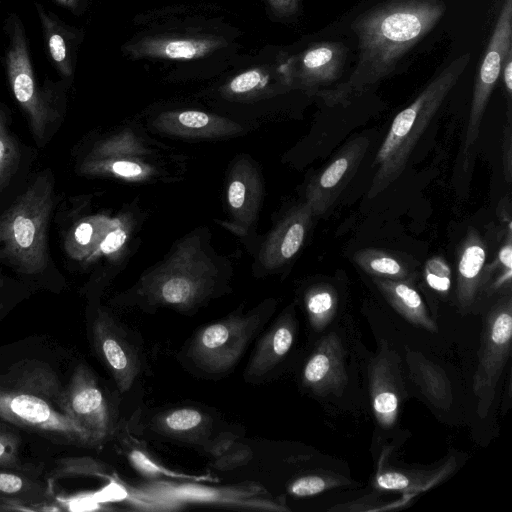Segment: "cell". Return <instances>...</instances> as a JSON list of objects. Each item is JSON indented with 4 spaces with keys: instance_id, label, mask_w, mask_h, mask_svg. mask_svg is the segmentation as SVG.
Instances as JSON below:
<instances>
[{
    "instance_id": "8992f818",
    "label": "cell",
    "mask_w": 512,
    "mask_h": 512,
    "mask_svg": "<svg viewBox=\"0 0 512 512\" xmlns=\"http://www.w3.org/2000/svg\"><path fill=\"white\" fill-rule=\"evenodd\" d=\"M275 305L273 299H266L248 311L237 310L202 326L181 350L182 362L211 377L231 372L264 328Z\"/></svg>"
},
{
    "instance_id": "cb8c5ba5",
    "label": "cell",
    "mask_w": 512,
    "mask_h": 512,
    "mask_svg": "<svg viewBox=\"0 0 512 512\" xmlns=\"http://www.w3.org/2000/svg\"><path fill=\"white\" fill-rule=\"evenodd\" d=\"M405 359L409 377L425 399L437 409H450L453 403L452 385L442 367L407 346Z\"/></svg>"
},
{
    "instance_id": "6da1fadb",
    "label": "cell",
    "mask_w": 512,
    "mask_h": 512,
    "mask_svg": "<svg viewBox=\"0 0 512 512\" xmlns=\"http://www.w3.org/2000/svg\"><path fill=\"white\" fill-rule=\"evenodd\" d=\"M442 0H390L352 23L358 55L350 76L316 95L326 105L346 106L390 76L401 58L422 40L445 12Z\"/></svg>"
},
{
    "instance_id": "74e56055",
    "label": "cell",
    "mask_w": 512,
    "mask_h": 512,
    "mask_svg": "<svg viewBox=\"0 0 512 512\" xmlns=\"http://www.w3.org/2000/svg\"><path fill=\"white\" fill-rule=\"evenodd\" d=\"M54 475L58 477L82 475L111 478L107 466L90 457L63 458L59 460Z\"/></svg>"
},
{
    "instance_id": "44dd1931",
    "label": "cell",
    "mask_w": 512,
    "mask_h": 512,
    "mask_svg": "<svg viewBox=\"0 0 512 512\" xmlns=\"http://www.w3.org/2000/svg\"><path fill=\"white\" fill-rule=\"evenodd\" d=\"M297 321L293 306L287 307L258 340L244 372L247 382L268 378L286 358L296 337Z\"/></svg>"
},
{
    "instance_id": "f546056e",
    "label": "cell",
    "mask_w": 512,
    "mask_h": 512,
    "mask_svg": "<svg viewBox=\"0 0 512 512\" xmlns=\"http://www.w3.org/2000/svg\"><path fill=\"white\" fill-rule=\"evenodd\" d=\"M309 323L316 332L323 331L333 320L338 307L337 292L325 283L310 287L304 296Z\"/></svg>"
},
{
    "instance_id": "d6a6232c",
    "label": "cell",
    "mask_w": 512,
    "mask_h": 512,
    "mask_svg": "<svg viewBox=\"0 0 512 512\" xmlns=\"http://www.w3.org/2000/svg\"><path fill=\"white\" fill-rule=\"evenodd\" d=\"M351 484V480L329 472H315L302 475L288 485V492L295 497L314 496L336 487Z\"/></svg>"
},
{
    "instance_id": "30bf717a",
    "label": "cell",
    "mask_w": 512,
    "mask_h": 512,
    "mask_svg": "<svg viewBox=\"0 0 512 512\" xmlns=\"http://www.w3.org/2000/svg\"><path fill=\"white\" fill-rule=\"evenodd\" d=\"M91 339L96 355L118 390L128 392L143 370V353L132 332L107 310L99 308L91 322Z\"/></svg>"
},
{
    "instance_id": "4316f807",
    "label": "cell",
    "mask_w": 512,
    "mask_h": 512,
    "mask_svg": "<svg viewBox=\"0 0 512 512\" xmlns=\"http://www.w3.org/2000/svg\"><path fill=\"white\" fill-rule=\"evenodd\" d=\"M117 222L103 215L79 220L65 237L64 248L67 255L76 261H86Z\"/></svg>"
},
{
    "instance_id": "277c9868",
    "label": "cell",
    "mask_w": 512,
    "mask_h": 512,
    "mask_svg": "<svg viewBox=\"0 0 512 512\" xmlns=\"http://www.w3.org/2000/svg\"><path fill=\"white\" fill-rule=\"evenodd\" d=\"M470 57V53H466L450 62L395 116L373 162L376 169L368 198L378 196L403 173L418 140L464 73Z\"/></svg>"
},
{
    "instance_id": "f1b7e54d",
    "label": "cell",
    "mask_w": 512,
    "mask_h": 512,
    "mask_svg": "<svg viewBox=\"0 0 512 512\" xmlns=\"http://www.w3.org/2000/svg\"><path fill=\"white\" fill-rule=\"evenodd\" d=\"M353 261L372 278L403 280L413 278V270L398 253L379 248H364L353 255Z\"/></svg>"
},
{
    "instance_id": "7c38bea8",
    "label": "cell",
    "mask_w": 512,
    "mask_h": 512,
    "mask_svg": "<svg viewBox=\"0 0 512 512\" xmlns=\"http://www.w3.org/2000/svg\"><path fill=\"white\" fill-rule=\"evenodd\" d=\"M7 75L13 95L29 118L38 141L52 120V108L36 83L21 22L13 17L6 53Z\"/></svg>"
},
{
    "instance_id": "ba28073f",
    "label": "cell",
    "mask_w": 512,
    "mask_h": 512,
    "mask_svg": "<svg viewBox=\"0 0 512 512\" xmlns=\"http://www.w3.org/2000/svg\"><path fill=\"white\" fill-rule=\"evenodd\" d=\"M512 340L511 293L503 295L489 310L484 323L472 389L477 414L485 418L493 404L496 388L509 359Z\"/></svg>"
},
{
    "instance_id": "b9f144b4",
    "label": "cell",
    "mask_w": 512,
    "mask_h": 512,
    "mask_svg": "<svg viewBox=\"0 0 512 512\" xmlns=\"http://www.w3.org/2000/svg\"><path fill=\"white\" fill-rule=\"evenodd\" d=\"M127 234L117 222L105 235L97 249L87 258L86 262L92 261L101 255H111L117 252L125 243Z\"/></svg>"
},
{
    "instance_id": "c3c4849f",
    "label": "cell",
    "mask_w": 512,
    "mask_h": 512,
    "mask_svg": "<svg viewBox=\"0 0 512 512\" xmlns=\"http://www.w3.org/2000/svg\"><path fill=\"white\" fill-rule=\"evenodd\" d=\"M17 511L18 509L14 506L0 503V511Z\"/></svg>"
},
{
    "instance_id": "681fc988",
    "label": "cell",
    "mask_w": 512,
    "mask_h": 512,
    "mask_svg": "<svg viewBox=\"0 0 512 512\" xmlns=\"http://www.w3.org/2000/svg\"><path fill=\"white\" fill-rule=\"evenodd\" d=\"M4 282L3 280L0 278V288L3 286Z\"/></svg>"
},
{
    "instance_id": "1f68e13d",
    "label": "cell",
    "mask_w": 512,
    "mask_h": 512,
    "mask_svg": "<svg viewBox=\"0 0 512 512\" xmlns=\"http://www.w3.org/2000/svg\"><path fill=\"white\" fill-rule=\"evenodd\" d=\"M49 55L64 76L73 73L70 47L64 29L41 6H37Z\"/></svg>"
},
{
    "instance_id": "d6986e66",
    "label": "cell",
    "mask_w": 512,
    "mask_h": 512,
    "mask_svg": "<svg viewBox=\"0 0 512 512\" xmlns=\"http://www.w3.org/2000/svg\"><path fill=\"white\" fill-rule=\"evenodd\" d=\"M313 216L306 202L292 207L264 241L259 253L261 267L273 271L293 259L305 242Z\"/></svg>"
},
{
    "instance_id": "f907efd6",
    "label": "cell",
    "mask_w": 512,
    "mask_h": 512,
    "mask_svg": "<svg viewBox=\"0 0 512 512\" xmlns=\"http://www.w3.org/2000/svg\"><path fill=\"white\" fill-rule=\"evenodd\" d=\"M2 308V304L0 303V309Z\"/></svg>"
},
{
    "instance_id": "9c48e42d",
    "label": "cell",
    "mask_w": 512,
    "mask_h": 512,
    "mask_svg": "<svg viewBox=\"0 0 512 512\" xmlns=\"http://www.w3.org/2000/svg\"><path fill=\"white\" fill-rule=\"evenodd\" d=\"M510 52H512V0H504L473 89L462 148L465 163L468 162L478 140L486 106Z\"/></svg>"
},
{
    "instance_id": "e0dca14e",
    "label": "cell",
    "mask_w": 512,
    "mask_h": 512,
    "mask_svg": "<svg viewBox=\"0 0 512 512\" xmlns=\"http://www.w3.org/2000/svg\"><path fill=\"white\" fill-rule=\"evenodd\" d=\"M149 426L166 438L202 446L211 455L231 439L228 434L216 440L210 439L214 428L212 417L191 406L163 410L152 417Z\"/></svg>"
},
{
    "instance_id": "7a4b0ae2",
    "label": "cell",
    "mask_w": 512,
    "mask_h": 512,
    "mask_svg": "<svg viewBox=\"0 0 512 512\" xmlns=\"http://www.w3.org/2000/svg\"><path fill=\"white\" fill-rule=\"evenodd\" d=\"M226 285V275L208 255L200 236L189 235L163 262L142 275L125 295L123 305L191 313L219 296Z\"/></svg>"
},
{
    "instance_id": "d4e9b609",
    "label": "cell",
    "mask_w": 512,
    "mask_h": 512,
    "mask_svg": "<svg viewBox=\"0 0 512 512\" xmlns=\"http://www.w3.org/2000/svg\"><path fill=\"white\" fill-rule=\"evenodd\" d=\"M373 283L387 302L408 322L429 332H437L438 327L430 316L427 307L413 284V278L391 280L372 278Z\"/></svg>"
},
{
    "instance_id": "83f0119b",
    "label": "cell",
    "mask_w": 512,
    "mask_h": 512,
    "mask_svg": "<svg viewBox=\"0 0 512 512\" xmlns=\"http://www.w3.org/2000/svg\"><path fill=\"white\" fill-rule=\"evenodd\" d=\"M453 469L454 462L448 461L441 467L428 471L384 470L376 475L374 485L379 490L418 493L438 484Z\"/></svg>"
},
{
    "instance_id": "60d3db41",
    "label": "cell",
    "mask_w": 512,
    "mask_h": 512,
    "mask_svg": "<svg viewBox=\"0 0 512 512\" xmlns=\"http://www.w3.org/2000/svg\"><path fill=\"white\" fill-rule=\"evenodd\" d=\"M20 438L4 425H0V468L20 469Z\"/></svg>"
},
{
    "instance_id": "484cf974",
    "label": "cell",
    "mask_w": 512,
    "mask_h": 512,
    "mask_svg": "<svg viewBox=\"0 0 512 512\" xmlns=\"http://www.w3.org/2000/svg\"><path fill=\"white\" fill-rule=\"evenodd\" d=\"M48 502V491L24 472L0 468V503L18 510H35Z\"/></svg>"
},
{
    "instance_id": "603a6c76",
    "label": "cell",
    "mask_w": 512,
    "mask_h": 512,
    "mask_svg": "<svg viewBox=\"0 0 512 512\" xmlns=\"http://www.w3.org/2000/svg\"><path fill=\"white\" fill-rule=\"evenodd\" d=\"M486 246L471 228L457 250L456 297L460 309L467 312L482 291Z\"/></svg>"
},
{
    "instance_id": "f35d334b",
    "label": "cell",
    "mask_w": 512,
    "mask_h": 512,
    "mask_svg": "<svg viewBox=\"0 0 512 512\" xmlns=\"http://www.w3.org/2000/svg\"><path fill=\"white\" fill-rule=\"evenodd\" d=\"M426 284L440 294H446L451 287L452 272L450 266L441 256L429 258L424 266Z\"/></svg>"
},
{
    "instance_id": "5bb4252c",
    "label": "cell",
    "mask_w": 512,
    "mask_h": 512,
    "mask_svg": "<svg viewBox=\"0 0 512 512\" xmlns=\"http://www.w3.org/2000/svg\"><path fill=\"white\" fill-rule=\"evenodd\" d=\"M370 140L357 136L348 141L332 160L315 175L306 189V203L313 215L325 214L336 202L357 173L368 149Z\"/></svg>"
},
{
    "instance_id": "2e32d148",
    "label": "cell",
    "mask_w": 512,
    "mask_h": 512,
    "mask_svg": "<svg viewBox=\"0 0 512 512\" xmlns=\"http://www.w3.org/2000/svg\"><path fill=\"white\" fill-rule=\"evenodd\" d=\"M302 385L318 396H341L348 384L345 351L339 336L330 332L316 345L302 370Z\"/></svg>"
},
{
    "instance_id": "ee69618b",
    "label": "cell",
    "mask_w": 512,
    "mask_h": 512,
    "mask_svg": "<svg viewBox=\"0 0 512 512\" xmlns=\"http://www.w3.org/2000/svg\"><path fill=\"white\" fill-rule=\"evenodd\" d=\"M130 497L127 488L113 479H110L109 484L96 494V499L101 502H121Z\"/></svg>"
},
{
    "instance_id": "bcb514c9",
    "label": "cell",
    "mask_w": 512,
    "mask_h": 512,
    "mask_svg": "<svg viewBox=\"0 0 512 512\" xmlns=\"http://www.w3.org/2000/svg\"><path fill=\"white\" fill-rule=\"evenodd\" d=\"M504 88L508 97L509 106L511 107V95H512V52H510L504 62L501 74Z\"/></svg>"
},
{
    "instance_id": "7bdbcfd3",
    "label": "cell",
    "mask_w": 512,
    "mask_h": 512,
    "mask_svg": "<svg viewBox=\"0 0 512 512\" xmlns=\"http://www.w3.org/2000/svg\"><path fill=\"white\" fill-rule=\"evenodd\" d=\"M502 144L504 177L509 183L512 179V122L510 111L507 112V123L504 127Z\"/></svg>"
},
{
    "instance_id": "f6af8a7d",
    "label": "cell",
    "mask_w": 512,
    "mask_h": 512,
    "mask_svg": "<svg viewBox=\"0 0 512 512\" xmlns=\"http://www.w3.org/2000/svg\"><path fill=\"white\" fill-rule=\"evenodd\" d=\"M273 13L278 17H290L299 10L302 0H266Z\"/></svg>"
},
{
    "instance_id": "d590c367",
    "label": "cell",
    "mask_w": 512,
    "mask_h": 512,
    "mask_svg": "<svg viewBox=\"0 0 512 512\" xmlns=\"http://www.w3.org/2000/svg\"><path fill=\"white\" fill-rule=\"evenodd\" d=\"M127 458L131 466L141 475L150 479L156 478H175V479H192L199 480L195 476H189L182 473H177L167 469L165 466L159 464L148 453L140 448H131L127 453Z\"/></svg>"
},
{
    "instance_id": "4dcf8cb0",
    "label": "cell",
    "mask_w": 512,
    "mask_h": 512,
    "mask_svg": "<svg viewBox=\"0 0 512 512\" xmlns=\"http://www.w3.org/2000/svg\"><path fill=\"white\" fill-rule=\"evenodd\" d=\"M512 280V222L506 227L504 242L496 259L484 269L482 291L496 293L511 290Z\"/></svg>"
},
{
    "instance_id": "ffe728a7",
    "label": "cell",
    "mask_w": 512,
    "mask_h": 512,
    "mask_svg": "<svg viewBox=\"0 0 512 512\" xmlns=\"http://www.w3.org/2000/svg\"><path fill=\"white\" fill-rule=\"evenodd\" d=\"M227 42L212 34L149 35L128 44L127 54L132 58L192 60L210 55Z\"/></svg>"
},
{
    "instance_id": "4fadbf2b",
    "label": "cell",
    "mask_w": 512,
    "mask_h": 512,
    "mask_svg": "<svg viewBox=\"0 0 512 512\" xmlns=\"http://www.w3.org/2000/svg\"><path fill=\"white\" fill-rule=\"evenodd\" d=\"M347 52L341 42L314 43L301 53L285 58L279 69L290 88L317 94L320 88L340 78Z\"/></svg>"
},
{
    "instance_id": "9a60e30c",
    "label": "cell",
    "mask_w": 512,
    "mask_h": 512,
    "mask_svg": "<svg viewBox=\"0 0 512 512\" xmlns=\"http://www.w3.org/2000/svg\"><path fill=\"white\" fill-rule=\"evenodd\" d=\"M368 379L374 416L382 428L389 429L396 423L406 391L401 358L386 341L368 366Z\"/></svg>"
},
{
    "instance_id": "7402d4cb",
    "label": "cell",
    "mask_w": 512,
    "mask_h": 512,
    "mask_svg": "<svg viewBox=\"0 0 512 512\" xmlns=\"http://www.w3.org/2000/svg\"><path fill=\"white\" fill-rule=\"evenodd\" d=\"M153 127L166 135L189 139H214L242 133L233 120L198 110H170L153 120Z\"/></svg>"
},
{
    "instance_id": "ac0fdd59",
    "label": "cell",
    "mask_w": 512,
    "mask_h": 512,
    "mask_svg": "<svg viewBox=\"0 0 512 512\" xmlns=\"http://www.w3.org/2000/svg\"><path fill=\"white\" fill-rule=\"evenodd\" d=\"M226 196L230 225L235 232L246 234L257 220L263 198L260 173L249 159L242 158L232 166Z\"/></svg>"
},
{
    "instance_id": "3957f363",
    "label": "cell",
    "mask_w": 512,
    "mask_h": 512,
    "mask_svg": "<svg viewBox=\"0 0 512 512\" xmlns=\"http://www.w3.org/2000/svg\"><path fill=\"white\" fill-rule=\"evenodd\" d=\"M64 387L45 363L21 361L0 375V419L67 444L93 446L60 407Z\"/></svg>"
},
{
    "instance_id": "e575fe53",
    "label": "cell",
    "mask_w": 512,
    "mask_h": 512,
    "mask_svg": "<svg viewBox=\"0 0 512 512\" xmlns=\"http://www.w3.org/2000/svg\"><path fill=\"white\" fill-rule=\"evenodd\" d=\"M141 148L131 135L123 133L98 143L87 158L128 159L140 154Z\"/></svg>"
},
{
    "instance_id": "836d02e7",
    "label": "cell",
    "mask_w": 512,
    "mask_h": 512,
    "mask_svg": "<svg viewBox=\"0 0 512 512\" xmlns=\"http://www.w3.org/2000/svg\"><path fill=\"white\" fill-rule=\"evenodd\" d=\"M270 73L265 68H252L233 77L224 87L225 95L237 98L251 97L266 90Z\"/></svg>"
},
{
    "instance_id": "7dc6e473",
    "label": "cell",
    "mask_w": 512,
    "mask_h": 512,
    "mask_svg": "<svg viewBox=\"0 0 512 512\" xmlns=\"http://www.w3.org/2000/svg\"><path fill=\"white\" fill-rule=\"evenodd\" d=\"M56 1L69 9H74L77 6L79 0H56Z\"/></svg>"
},
{
    "instance_id": "5b68a950",
    "label": "cell",
    "mask_w": 512,
    "mask_h": 512,
    "mask_svg": "<svg viewBox=\"0 0 512 512\" xmlns=\"http://www.w3.org/2000/svg\"><path fill=\"white\" fill-rule=\"evenodd\" d=\"M53 207L48 175L39 176L0 216V259L34 275L48 264L47 233Z\"/></svg>"
},
{
    "instance_id": "8d00e7d4",
    "label": "cell",
    "mask_w": 512,
    "mask_h": 512,
    "mask_svg": "<svg viewBox=\"0 0 512 512\" xmlns=\"http://www.w3.org/2000/svg\"><path fill=\"white\" fill-rule=\"evenodd\" d=\"M18 161L17 143L6 126L4 114L0 111V190L16 171Z\"/></svg>"
},
{
    "instance_id": "ab89813d",
    "label": "cell",
    "mask_w": 512,
    "mask_h": 512,
    "mask_svg": "<svg viewBox=\"0 0 512 512\" xmlns=\"http://www.w3.org/2000/svg\"><path fill=\"white\" fill-rule=\"evenodd\" d=\"M252 452L247 446L230 440L224 447L212 455L218 469L227 470L243 465L251 458Z\"/></svg>"
},
{
    "instance_id": "52a82bcc",
    "label": "cell",
    "mask_w": 512,
    "mask_h": 512,
    "mask_svg": "<svg viewBox=\"0 0 512 512\" xmlns=\"http://www.w3.org/2000/svg\"><path fill=\"white\" fill-rule=\"evenodd\" d=\"M135 497L146 509L169 510L184 505H211L244 510L285 512L283 497H273L261 484L242 482L233 485L211 487L190 482L159 480L135 491Z\"/></svg>"
},
{
    "instance_id": "8fae6325",
    "label": "cell",
    "mask_w": 512,
    "mask_h": 512,
    "mask_svg": "<svg viewBox=\"0 0 512 512\" xmlns=\"http://www.w3.org/2000/svg\"><path fill=\"white\" fill-rule=\"evenodd\" d=\"M60 407L89 436L93 446L114 433V417L96 375L86 364L74 369L64 387Z\"/></svg>"
}]
</instances>
